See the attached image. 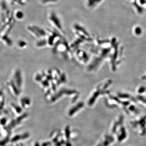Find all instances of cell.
Masks as SVG:
<instances>
[{"label": "cell", "instance_id": "cell-2", "mask_svg": "<svg viewBox=\"0 0 146 146\" xmlns=\"http://www.w3.org/2000/svg\"><path fill=\"white\" fill-rule=\"evenodd\" d=\"M13 16V13H11L5 1H2L0 5V23H3L8 21Z\"/></svg>", "mask_w": 146, "mask_h": 146}, {"label": "cell", "instance_id": "cell-1", "mask_svg": "<svg viewBox=\"0 0 146 146\" xmlns=\"http://www.w3.org/2000/svg\"><path fill=\"white\" fill-rule=\"evenodd\" d=\"M48 20L56 30L59 32H63V28L62 23L59 16L55 11H50L48 15Z\"/></svg>", "mask_w": 146, "mask_h": 146}, {"label": "cell", "instance_id": "cell-13", "mask_svg": "<svg viewBox=\"0 0 146 146\" xmlns=\"http://www.w3.org/2000/svg\"><path fill=\"white\" fill-rule=\"evenodd\" d=\"M2 1H1V0H0V5H1V3Z\"/></svg>", "mask_w": 146, "mask_h": 146}, {"label": "cell", "instance_id": "cell-7", "mask_svg": "<svg viewBox=\"0 0 146 146\" xmlns=\"http://www.w3.org/2000/svg\"><path fill=\"white\" fill-rule=\"evenodd\" d=\"M29 0H18L17 4L20 5H25L26 4Z\"/></svg>", "mask_w": 146, "mask_h": 146}, {"label": "cell", "instance_id": "cell-3", "mask_svg": "<svg viewBox=\"0 0 146 146\" xmlns=\"http://www.w3.org/2000/svg\"><path fill=\"white\" fill-rule=\"evenodd\" d=\"M28 31L37 37H43L46 36V33L43 29L35 25H29L27 27Z\"/></svg>", "mask_w": 146, "mask_h": 146}, {"label": "cell", "instance_id": "cell-8", "mask_svg": "<svg viewBox=\"0 0 146 146\" xmlns=\"http://www.w3.org/2000/svg\"><path fill=\"white\" fill-rule=\"evenodd\" d=\"M5 1L7 2L12 5L17 4V3H18V0H5Z\"/></svg>", "mask_w": 146, "mask_h": 146}, {"label": "cell", "instance_id": "cell-9", "mask_svg": "<svg viewBox=\"0 0 146 146\" xmlns=\"http://www.w3.org/2000/svg\"><path fill=\"white\" fill-rule=\"evenodd\" d=\"M9 141V138H6L4 140L1 141V142H0V145L1 146L4 145H5L7 142H8Z\"/></svg>", "mask_w": 146, "mask_h": 146}, {"label": "cell", "instance_id": "cell-4", "mask_svg": "<svg viewBox=\"0 0 146 146\" xmlns=\"http://www.w3.org/2000/svg\"><path fill=\"white\" fill-rule=\"evenodd\" d=\"M13 16L15 20L21 21L25 18L24 12L21 10H16L13 13Z\"/></svg>", "mask_w": 146, "mask_h": 146}, {"label": "cell", "instance_id": "cell-10", "mask_svg": "<svg viewBox=\"0 0 146 146\" xmlns=\"http://www.w3.org/2000/svg\"><path fill=\"white\" fill-rule=\"evenodd\" d=\"M12 106H13V107H14V108H15V109H16V111H17V112H18V113H19V112H21V108H20L17 107V106H16V105H15L13 104H12Z\"/></svg>", "mask_w": 146, "mask_h": 146}, {"label": "cell", "instance_id": "cell-6", "mask_svg": "<svg viewBox=\"0 0 146 146\" xmlns=\"http://www.w3.org/2000/svg\"><path fill=\"white\" fill-rule=\"evenodd\" d=\"M58 0H40V2L44 5H49L57 3Z\"/></svg>", "mask_w": 146, "mask_h": 146}, {"label": "cell", "instance_id": "cell-12", "mask_svg": "<svg viewBox=\"0 0 146 146\" xmlns=\"http://www.w3.org/2000/svg\"><path fill=\"white\" fill-rule=\"evenodd\" d=\"M7 120L5 118H3L1 121V123L3 125H4L6 123Z\"/></svg>", "mask_w": 146, "mask_h": 146}, {"label": "cell", "instance_id": "cell-5", "mask_svg": "<svg viewBox=\"0 0 146 146\" xmlns=\"http://www.w3.org/2000/svg\"><path fill=\"white\" fill-rule=\"evenodd\" d=\"M15 79L17 82V85L18 87H21L22 85V79H21V74L20 71H17L15 74Z\"/></svg>", "mask_w": 146, "mask_h": 146}, {"label": "cell", "instance_id": "cell-11", "mask_svg": "<svg viewBox=\"0 0 146 146\" xmlns=\"http://www.w3.org/2000/svg\"><path fill=\"white\" fill-rule=\"evenodd\" d=\"M21 138V137L19 136H17L14 137V138H12L11 140L12 142H16V141H18L20 138Z\"/></svg>", "mask_w": 146, "mask_h": 146}]
</instances>
